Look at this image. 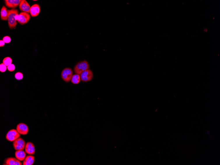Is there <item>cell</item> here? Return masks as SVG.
<instances>
[{"label":"cell","instance_id":"obj_1","mask_svg":"<svg viewBox=\"0 0 220 165\" xmlns=\"http://www.w3.org/2000/svg\"><path fill=\"white\" fill-rule=\"evenodd\" d=\"M8 26L10 29H15L17 25V20L16 19L17 15L19 14L18 10L16 9L8 10Z\"/></svg>","mask_w":220,"mask_h":165},{"label":"cell","instance_id":"obj_2","mask_svg":"<svg viewBox=\"0 0 220 165\" xmlns=\"http://www.w3.org/2000/svg\"><path fill=\"white\" fill-rule=\"evenodd\" d=\"M89 65L87 61H83L77 63L74 69L75 74L80 75L84 71L89 69Z\"/></svg>","mask_w":220,"mask_h":165},{"label":"cell","instance_id":"obj_3","mask_svg":"<svg viewBox=\"0 0 220 165\" xmlns=\"http://www.w3.org/2000/svg\"><path fill=\"white\" fill-rule=\"evenodd\" d=\"M73 71L71 69L67 68L62 71L61 77L65 82H69L71 81L73 76Z\"/></svg>","mask_w":220,"mask_h":165},{"label":"cell","instance_id":"obj_4","mask_svg":"<svg viewBox=\"0 0 220 165\" xmlns=\"http://www.w3.org/2000/svg\"><path fill=\"white\" fill-rule=\"evenodd\" d=\"M81 80L83 82H87L91 80L93 74L92 71L89 69L84 71L80 75Z\"/></svg>","mask_w":220,"mask_h":165},{"label":"cell","instance_id":"obj_5","mask_svg":"<svg viewBox=\"0 0 220 165\" xmlns=\"http://www.w3.org/2000/svg\"><path fill=\"white\" fill-rule=\"evenodd\" d=\"M20 134L17 130L12 129L8 131L6 134V138L7 140L10 142H13L20 138Z\"/></svg>","mask_w":220,"mask_h":165},{"label":"cell","instance_id":"obj_6","mask_svg":"<svg viewBox=\"0 0 220 165\" xmlns=\"http://www.w3.org/2000/svg\"><path fill=\"white\" fill-rule=\"evenodd\" d=\"M30 19V16L29 13L24 12L20 13L19 15L18 19L17 21L21 25L27 23Z\"/></svg>","mask_w":220,"mask_h":165},{"label":"cell","instance_id":"obj_7","mask_svg":"<svg viewBox=\"0 0 220 165\" xmlns=\"http://www.w3.org/2000/svg\"><path fill=\"white\" fill-rule=\"evenodd\" d=\"M13 146L16 151L23 150L26 146V143L22 138H19L13 141Z\"/></svg>","mask_w":220,"mask_h":165},{"label":"cell","instance_id":"obj_8","mask_svg":"<svg viewBox=\"0 0 220 165\" xmlns=\"http://www.w3.org/2000/svg\"><path fill=\"white\" fill-rule=\"evenodd\" d=\"M16 130L18 133L22 135H26L29 132L28 127L24 123H20L17 125Z\"/></svg>","mask_w":220,"mask_h":165},{"label":"cell","instance_id":"obj_9","mask_svg":"<svg viewBox=\"0 0 220 165\" xmlns=\"http://www.w3.org/2000/svg\"><path fill=\"white\" fill-rule=\"evenodd\" d=\"M22 0H5L4 1L6 6L9 8L15 9L18 6Z\"/></svg>","mask_w":220,"mask_h":165},{"label":"cell","instance_id":"obj_10","mask_svg":"<svg viewBox=\"0 0 220 165\" xmlns=\"http://www.w3.org/2000/svg\"><path fill=\"white\" fill-rule=\"evenodd\" d=\"M19 9L22 12L30 13V9L31 7L29 4L26 0H22L19 6Z\"/></svg>","mask_w":220,"mask_h":165},{"label":"cell","instance_id":"obj_11","mask_svg":"<svg viewBox=\"0 0 220 165\" xmlns=\"http://www.w3.org/2000/svg\"><path fill=\"white\" fill-rule=\"evenodd\" d=\"M40 12V8L38 4H34L30 8V13L32 17H36L38 16Z\"/></svg>","mask_w":220,"mask_h":165},{"label":"cell","instance_id":"obj_12","mask_svg":"<svg viewBox=\"0 0 220 165\" xmlns=\"http://www.w3.org/2000/svg\"><path fill=\"white\" fill-rule=\"evenodd\" d=\"M25 152L28 154L34 155L35 153V148L34 144L30 142H28L25 147Z\"/></svg>","mask_w":220,"mask_h":165},{"label":"cell","instance_id":"obj_13","mask_svg":"<svg viewBox=\"0 0 220 165\" xmlns=\"http://www.w3.org/2000/svg\"><path fill=\"white\" fill-rule=\"evenodd\" d=\"M5 165H22V163L18 159L14 158H7L4 161Z\"/></svg>","mask_w":220,"mask_h":165},{"label":"cell","instance_id":"obj_14","mask_svg":"<svg viewBox=\"0 0 220 165\" xmlns=\"http://www.w3.org/2000/svg\"><path fill=\"white\" fill-rule=\"evenodd\" d=\"M15 155L16 158L19 161H22L26 158V154L23 150H19L15 152Z\"/></svg>","mask_w":220,"mask_h":165},{"label":"cell","instance_id":"obj_15","mask_svg":"<svg viewBox=\"0 0 220 165\" xmlns=\"http://www.w3.org/2000/svg\"><path fill=\"white\" fill-rule=\"evenodd\" d=\"M8 16V11L6 8L5 6L2 7L1 11V17L2 20L7 21Z\"/></svg>","mask_w":220,"mask_h":165},{"label":"cell","instance_id":"obj_16","mask_svg":"<svg viewBox=\"0 0 220 165\" xmlns=\"http://www.w3.org/2000/svg\"><path fill=\"white\" fill-rule=\"evenodd\" d=\"M35 158L34 156H27L23 163V165H32L34 163Z\"/></svg>","mask_w":220,"mask_h":165},{"label":"cell","instance_id":"obj_17","mask_svg":"<svg viewBox=\"0 0 220 165\" xmlns=\"http://www.w3.org/2000/svg\"><path fill=\"white\" fill-rule=\"evenodd\" d=\"M80 75L75 74L72 76L71 82L74 84H78L80 82Z\"/></svg>","mask_w":220,"mask_h":165},{"label":"cell","instance_id":"obj_18","mask_svg":"<svg viewBox=\"0 0 220 165\" xmlns=\"http://www.w3.org/2000/svg\"><path fill=\"white\" fill-rule=\"evenodd\" d=\"M12 60L11 58L7 57L5 58L3 60V63L7 67L12 64Z\"/></svg>","mask_w":220,"mask_h":165},{"label":"cell","instance_id":"obj_19","mask_svg":"<svg viewBox=\"0 0 220 165\" xmlns=\"http://www.w3.org/2000/svg\"><path fill=\"white\" fill-rule=\"evenodd\" d=\"M24 76L22 73L20 72H17L15 73V78L17 80H21L23 78Z\"/></svg>","mask_w":220,"mask_h":165},{"label":"cell","instance_id":"obj_20","mask_svg":"<svg viewBox=\"0 0 220 165\" xmlns=\"http://www.w3.org/2000/svg\"><path fill=\"white\" fill-rule=\"evenodd\" d=\"M7 67L3 63H1L0 65V71L3 73L6 71Z\"/></svg>","mask_w":220,"mask_h":165},{"label":"cell","instance_id":"obj_21","mask_svg":"<svg viewBox=\"0 0 220 165\" xmlns=\"http://www.w3.org/2000/svg\"><path fill=\"white\" fill-rule=\"evenodd\" d=\"M7 70L10 72H13L15 70V67L13 64H10L7 67Z\"/></svg>","mask_w":220,"mask_h":165},{"label":"cell","instance_id":"obj_22","mask_svg":"<svg viewBox=\"0 0 220 165\" xmlns=\"http://www.w3.org/2000/svg\"><path fill=\"white\" fill-rule=\"evenodd\" d=\"M2 40L5 43H6V44H8V43H10L11 41V38L9 36H5L3 38V39H2Z\"/></svg>","mask_w":220,"mask_h":165},{"label":"cell","instance_id":"obj_23","mask_svg":"<svg viewBox=\"0 0 220 165\" xmlns=\"http://www.w3.org/2000/svg\"><path fill=\"white\" fill-rule=\"evenodd\" d=\"M0 47H3L5 45V43L3 41V40H0Z\"/></svg>","mask_w":220,"mask_h":165}]
</instances>
